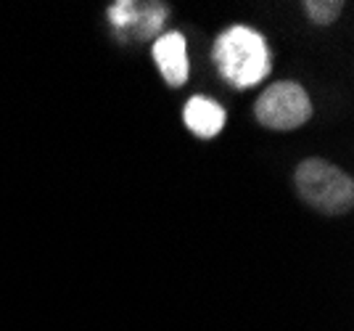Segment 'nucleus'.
<instances>
[{
	"label": "nucleus",
	"mask_w": 354,
	"mask_h": 331,
	"mask_svg": "<svg viewBox=\"0 0 354 331\" xmlns=\"http://www.w3.org/2000/svg\"><path fill=\"white\" fill-rule=\"evenodd\" d=\"M212 56L220 66V75L236 88L257 85L259 80H265L270 66H272L265 37L251 27L225 30L217 37Z\"/></svg>",
	"instance_id": "1"
},
{
	"label": "nucleus",
	"mask_w": 354,
	"mask_h": 331,
	"mask_svg": "<svg viewBox=\"0 0 354 331\" xmlns=\"http://www.w3.org/2000/svg\"><path fill=\"white\" fill-rule=\"evenodd\" d=\"M294 183L301 199L323 215H346L354 207V181L325 159H304L296 167Z\"/></svg>",
	"instance_id": "2"
},
{
	"label": "nucleus",
	"mask_w": 354,
	"mask_h": 331,
	"mask_svg": "<svg viewBox=\"0 0 354 331\" xmlns=\"http://www.w3.org/2000/svg\"><path fill=\"white\" fill-rule=\"evenodd\" d=\"M254 117L270 130H296L312 117V101L301 85L283 80L259 96Z\"/></svg>",
	"instance_id": "3"
},
{
	"label": "nucleus",
	"mask_w": 354,
	"mask_h": 331,
	"mask_svg": "<svg viewBox=\"0 0 354 331\" xmlns=\"http://www.w3.org/2000/svg\"><path fill=\"white\" fill-rule=\"evenodd\" d=\"M109 19L117 30H130L138 27L140 37H151L153 32L162 27L167 19V6L162 3H148V6H138L133 0H119L109 8Z\"/></svg>",
	"instance_id": "4"
},
{
	"label": "nucleus",
	"mask_w": 354,
	"mask_h": 331,
	"mask_svg": "<svg viewBox=\"0 0 354 331\" xmlns=\"http://www.w3.org/2000/svg\"><path fill=\"white\" fill-rule=\"evenodd\" d=\"M153 61L159 66L162 77L180 88L188 80V51H185V37L180 32H167L153 43Z\"/></svg>",
	"instance_id": "5"
},
{
	"label": "nucleus",
	"mask_w": 354,
	"mask_h": 331,
	"mask_svg": "<svg viewBox=\"0 0 354 331\" xmlns=\"http://www.w3.org/2000/svg\"><path fill=\"white\" fill-rule=\"evenodd\" d=\"M183 120L188 125V130L196 133L198 138H214L225 127V109L212 98L204 96H193L185 104V114Z\"/></svg>",
	"instance_id": "6"
},
{
	"label": "nucleus",
	"mask_w": 354,
	"mask_h": 331,
	"mask_svg": "<svg viewBox=\"0 0 354 331\" xmlns=\"http://www.w3.org/2000/svg\"><path fill=\"white\" fill-rule=\"evenodd\" d=\"M304 8H307V14H310L315 24L325 27V24H333L339 19L344 3L341 0H307Z\"/></svg>",
	"instance_id": "7"
}]
</instances>
